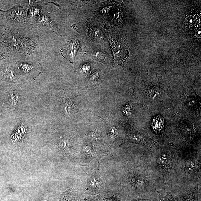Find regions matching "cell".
Returning a JSON list of instances; mask_svg holds the SVG:
<instances>
[{"label": "cell", "mask_w": 201, "mask_h": 201, "mask_svg": "<svg viewBox=\"0 0 201 201\" xmlns=\"http://www.w3.org/2000/svg\"><path fill=\"white\" fill-rule=\"evenodd\" d=\"M111 48L114 56V62L117 64H123L129 56V47L126 39L123 37L109 35Z\"/></svg>", "instance_id": "6da1fadb"}, {"label": "cell", "mask_w": 201, "mask_h": 201, "mask_svg": "<svg viewBox=\"0 0 201 201\" xmlns=\"http://www.w3.org/2000/svg\"><path fill=\"white\" fill-rule=\"evenodd\" d=\"M0 75L5 79L10 81H16L17 79V75L15 69L10 65V63L5 60H4L1 64Z\"/></svg>", "instance_id": "7a4b0ae2"}, {"label": "cell", "mask_w": 201, "mask_h": 201, "mask_svg": "<svg viewBox=\"0 0 201 201\" xmlns=\"http://www.w3.org/2000/svg\"><path fill=\"white\" fill-rule=\"evenodd\" d=\"M79 44L77 40L68 42L62 49V53L65 58L70 62L73 61L79 49Z\"/></svg>", "instance_id": "3957f363"}, {"label": "cell", "mask_w": 201, "mask_h": 201, "mask_svg": "<svg viewBox=\"0 0 201 201\" xmlns=\"http://www.w3.org/2000/svg\"><path fill=\"white\" fill-rule=\"evenodd\" d=\"M164 125V119L160 115L154 116L151 121V126L153 130L160 131L163 129Z\"/></svg>", "instance_id": "277c9868"}, {"label": "cell", "mask_w": 201, "mask_h": 201, "mask_svg": "<svg viewBox=\"0 0 201 201\" xmlns=\"http://www.w3.org/2000/svg\"><path fill=\"white\" fill-rule=\"evenodd\" d=\"M17 64L20 70L25 74L30 73L35 68L33 63L29 62L19 61L17 62Z\"/></svg>", "instance_id": "5b68a950"}, {"label": "cell", "mask_w": 201, "mask_h": 201, "mask_svg": "<svg viewBox=\"0 0 201 201\" xmlns=\"http://www.w3.org/2000/svg\"><path fill=\"white\" fill-rule=\"evenodd\" d=\"M9 100L11 104L13 106H16L19 100V95L16 92H12L10 93L9 97Z\"/></svg>", "instance_id": "8992f818"}, {"label": "cell", "mask_w": 201, "mask_h": 201, "mask_svg": "<svg viewBox=\"0 0 201 201\" xmlns=\"http://www.w3.org/2000/svg\"><path fill=\"white\" fill-rule=\"evenodd\" d=\"M101 184V180L98 177H94L91 178L89 182L90 186L94 188H99Z\"/></svg>", "instance_id": "52a82bcc"}, {"label": "cell", "mask_w": 201, "mask_h": 201, "mask_svg": "<svg viewBox=\"0 0 201 201\" xmlns=\"http://www.w3.org/2000/svg\"><path fill=\"white\" fill-rule=\"evenodd\" d=\"M93 58L95 59L98 60V61H103L104 60V54L100 52H96L93 54L92 55Z\"/></svg>", "instance_id": "ba28073f"}, {"label": "cell", "mask_w": 201, "mask_h": 201, "mask_svg": "<svg viewBox=\"0 0 201 201\" xmlns=\"http://www.w3.org/2000/svg\"><path fill=\"white\" fill-rule=\"evenodd\" d=\"M83 151L85 154L88 157H92L94 155L93 151L89 147H85Z\"/></svg>", "instance_id": "9c48e42d"}, {"label": "cell", "mask_w": 201, "mask_h": 201, "mask_svg": "<svg viewBox=\"0 0 201 201\" xmlns=\"http://www.w3.org/2000/svg\"><path fill=\"white\" fill-rule=\"evenodd\" d=\"M185 201H191L190 200V199H187V200H185Z\"/></svg>", "instance_id": "30bf717a"}]
</instances>
